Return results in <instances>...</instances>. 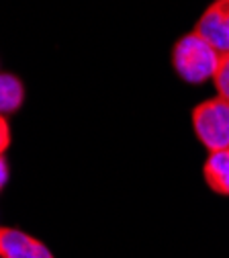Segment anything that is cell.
Instances as JSON below:
<instances>
[{
	"label": "cell",
	"instance_id": "ba28073f",
	"mask_svg": "<svg viewBox=\"0 0 229 258\" xmlns=\"http://www.w3.org/2000/svg\"><path fill=\"white\" fill-rule=\"evenodd\" d=\"M11 144V129H9V123L5 119V115L0 113V154H3Z\"/></svg>",
	"mask_w": 229,
	"mask_h": 258
},
{
	"label": "cell",
	"instance_id": "7a4b0ae2",
	"mask_svg": "<svg viewBox=\"0 0 229 258\" xmlns=\"http://www.w3.org/2000/svg\"><path fill=\"white\" fill-rule=\"evenodd\" d=\"M192 127L209 152L229 150V101L215 96L194 107Z\"/></svg>",
	"mask_w": 229,
	"mask_h": 258
},
{
	"label": "cell",
	"instance_id": "6da1fadb",
	"mask_svg": "<svg viewBox=\"0 0 229 258\" xmlns=\"http://www.w3.org/2000/svg\"><path fill=\"white\" fill-rule=\"evenodd\" d=\"M172 61L178 76L190 84H201L213 78L219 63V51L196 31H192L174 45Z\"/></svg>",
	"mask_w": 229,
	"mask_h": 258
},
{
	"label": "cell",
	"instance_id": "5b68a950",
	"mask_svg": "<svg viewBox=\"0 0 229 258\" xmlns=\"http://www.w3.org/2000/svg\"><path fill=\"white\" fill-rule=\"evenodd\" d=\"M203 172L211 190L219 195H229V150L209 152Z\"/></svg>",
	"mask_w": 229,
	"mask_h": 258
},
{
	"label": "cell",
	"instance_id": "52a82bcc",
	"mask_svg": "<svg viewBox=\"0 0 229 258\" xmlns=\"http://www.w3.org/2000/svg\"><path fill=\"white\" fill-rule=\"evenodd\" d=\"M213 80H215L219 96L229 101V51L219 53V63H217V70L213 74Z\"/></svg>",
	"mask_w": 229,
	"mask_h": 258
},
{
	"label": "cell",
	"instance_id": "8992f818",
	"mask_svg": "<svg viewBox=\"0 0 229 258\" xmlns=\"http://www.w3.org/2000/svg\"><path fill=\"white\" fill-rule=\"evenodd\" d=\"M23 103V84L13 74H0V113H13Z\"/></svg>",
	"mask_w": 229,
	"mask_h": 258
},
{
	"label": "cell",
	"instance_id": "277c9868",
	"mask_svg": "<svg viewBox=\"0 0 229 258\" xmlns=\"http://www.w3.org/2000/svg\"><path fill=\"white\" fill-rule=\"evenodd\" d=\"M0 256L3 258H53L45 244L25 232L0 228Z\"/></svg>",
	"mask_w": 229,
	"mask_h": 258
},
{
	"label": "cell",
	"instance_id": "3957f363",
	"mask_svg": "<svg viewBox=\"0 0 229 258\" xmlns=\"http://www.w3.org/2000/svg\"><path fill=\"white\" fill-rule=\"evenodd\" d=\"M194 31L219 53L229 51V0L213 3L199 19Z\"/></svg>",
	"mask_w": 229,
	"mask_h": 258
},
{
	"label": "cell",
	"instance_id": "9c48e42d",
	"mask_svg": "<svg viewBox=\"0 0 229 258\" xmlns=\"http://www.w3.org/2000/svg\"><path fill=\"white\" fill-rule=\"evenodd\" d=\"M7 178H9V170H7V162H5V158H3V154H0V188L5 186V182H7Z\"/></svg>",
	"mask_w": 229,
	"mask_h": 258
}]
</instances>
